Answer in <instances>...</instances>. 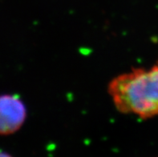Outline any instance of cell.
Wrapping results in <instances>:
<instances>
[{"label": "cell", "mask_w": 158, "mask_h": 157, "mask_svg": "<svg viewBox=\"0 0 158 157\" xmlns=\"http://www.w3.org/2000/svg\"><path fill=\"white\" fill-rule=\"evenodd\" d=\"M108 94L123 114L143 119L158 116V60L151 68H132L108 84Z\"/></svg>", "instance_id": "6da1fadb"}, {"label": "cell", "mask_w": 158, "mask_h": 157, "mask_svg": "<svg viewBox=\"0 0 158 157\" xmlns=\"http://www.w3.org/2000/svg\"><path fill=\"white\" fill-rule=\"evenodd\" d=\"M27 108L17 96H0V135L13 134L23 125Z\"/></svg>", "instance_id": "7a4b0ae2"}, {"label": "cell", "mask_w": 158, "mask_h": 157, "mask_svg": "<svg viewBox=\"0 0 158 157\" xmlns=\"http://www.w3.org/2000/svg\"><path fill=\"white\" fill-rule=\"evenodd\" d=\"M0 157H12L10 154L4 152V151H0Z\"/></svg>", "instance_id": "3957f363"}]
</instances>
